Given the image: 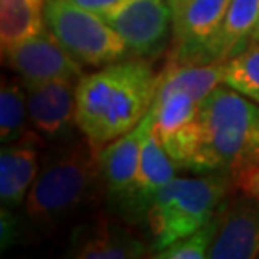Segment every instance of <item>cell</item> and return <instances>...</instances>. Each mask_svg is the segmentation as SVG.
<instances>
[{
	"instance_id": "5b68a950",
	"label": "cell",
	"mask_w": 259,
	"mask_h": 259,
	"mask_svg": "<svg viewBox=\"0 0 259 259\" xmlns=\"http://www.w3.org/2000/svg\"><path fill=\"white\" fill-rule=\"evenodd\" d=\"M46 27L82 67H103L128 58L125 42L105 17L71 0H48Z\"/></svg>"
},
{
	"instance_id": "6da1fadb",
	"label": "cell",
	"mask_w": 259,
	"mask_h": 259,
	"mask_svg": "<svg viewBox=\"0 0 259 259\" xmlns=\"http://www.w3.org/2000/svg\"><path fill=\"white\" fill-rule=\"evenodd\" d=\"M162 145L179 170L236 180L259 165V105L222 82Z\"/></svg>"
},
{
	"instance_id": "277c9868",
	"label": "cell",
	"mask_w": 259,
	"mask_h": 259,
	"mask_svg": "<svg viewBox=\"0 0 259 259\" xmlns=\"http://www.w3.org/2000/svg\"><path fill=\"white\" fill-rule=\"evenodd\" d=\"M232 187L234 180L222 174L170 180L155 195L143 222L150 236V252L155 254L210 222Z\"/></svg>"
},
{
	"instance_id": "7c38bea8",
	"label": "cell",
	"mask_w": 259,
	"mask_h": 259,
	"mask_svg": "<svg viewBox=\"0 0 259 259\" xmlns=\"http://www.w3.org/2000/svg\"><path fill=\"white\" fill-rule=\"evenodd\" d=\"M231 0H187L174 19L170 61L197 63L219 30Z\"/></svg>"
},
{
	"instance_id": "ffe728a7",
	"label": "cell",
	"mask_w": 259,
	"mask_h": 259,
	"mask_svg": "<svg viewBox=\"0 0 259 259\" xmlns=\"http://www.w3.org/2000/svg\"><path fill=\"white\" fill-rule=\"evenodd\" d=\"M20 231H22V222H20V217L15 214V209L2 207V214H0V239H2L4 251L12 246L14 242L19 241Z\"/></svg>"
},
{
	"instance_id": "8fae6325",
	"label": "cell",
	"mask_w": 259,
	"mask_h": 259,
	"mask_svg": "<svg viewBox=\"0 0 259 259\" xmlns=\"http://www.w3.org/2000/svg\"><path fill=\"white\" fill-rule=\"evenodd\" d=\"M76 84L72 81L24 82L29 121L48 140H59L76 126Z\"/></svg>"
},
{
	"instance_id": "4fadbf2b",
	"label": "cell",
	"mask_w": 259,
	"mask_h": 259,
	"mask_svg": "<svg viewBox=\"0 0 259 259\" xmlns=\"http://www.w3.org/2000/svg\"><path fill=\"white\" fill-rule=\"evenodd\" d=\"M152 128L153 116L148 111L133 130L100 148L98 162H100L101 185L108 195V200L121 195L133 182L138 172L145 140Z\"/></svg>"
},
{
	"instance_id": "603a6c76",
	"label": "cell",
	"mask_w": 259,
	"mask_h": 259,
	"mask_svg": "<svg viewBox=\"0 0 259 259\" xmlns=\"http://www.w3.org/2000/svg\"><path fill=\"white\" fill-rule=\"evenodd\" d=\"M252 44H259V20H257V24H256L254 32H252Z\"/></svg>"
},
{
	"instance_id": "7a4b0ae2",
	"label": "cell",
	"mask_w": 259,
	"mask_h": 259,
	"mask_svg": "<svg viewBox=\"0 0 259 259\" xmlns=\"http://www.w3.org/2000/svg\"><path fill=\"white\" fill-rule=\"evenodd\" d=\"M157 77L148 61L138 58L84 74L76 84V128L96 148L125 135L152 108Z\"/></svg>"
},
{
	"instance_id": "2e32d148",
	"label": "cell",
	"mask_w": 259,
	"mask_h": 259,
	"mask_svg": "<svg viewBox=\"0 0 259 259\" xmlns=\"http://www.w3.org/2000/svg\"><path fill=\"white\" fill-rule=\"evenodd\" d=\"M48 0H0L2 51L39 34L46 27Z\"/></svg>"
},
{
	"instance_id": "44dd1931",
	"label": "cell",
	"mask_w": 259,
	"mask_h": 259,
	"mask_svg": "<svg viewBox=\"0 0 259 259\" xmlns=\"http://www.w3.org/2000/svg\"><path fill=\"white\" fill-rule=\"evenodd\" d=\"M234 189H237L242 194H247L259 199V165L239 175L234 180Z\"/></svg>"
},
{
	"instance_id": "ac0fdd59",
	"label": "cell",
	"mask_w": 259,
	"mask_h": 259,
	"mask_svg": "<svg viewBox=\"0 0 259 259\" xmlns=\"http://www.w3.org/2000/svg\"><path fill=\"white\" fill-rule=\"evenodd\" d=\"M222 82L259 105V44L222 63Z\"/></svg>"
},
{
	"instance_id": "d4e9b609",
	"label": "cell",
	"mask_w": 259,
	"mask_h": 259,
	"mask_svg": "<svg viewBox=\"0 0 259 259\" xmlns=\"http://www.w3.org/2000/svg\"><path fill=\"white\" fill-rule=\"evenodd\" d=\"M185 2H187V0H180V7H179V10L182 9V5H184ZM179 10H177V14H179ZM177 14H175V15H177ZM174 19H175V17H174Z\"/></svg>"
},
{
	"instance_id": "9a60e30c",
	"label": "cell",
	"mask_w": 259,
	"mask_h": 259,
	"mask_svg": "<svg viewBox=\"0 0 259 259\" xmlns=\"http://www.w3.org/2000/svg\"><path fill=\"white\" fill-rule=\"evenodd\" d=\"M259 20V0H231L219 30L202 51L197 63L222 64L252 44Z\"/></svg>"
},
{
	"instance_id": "ba28073f",
	"label": "cell",
	"mask_w": 259,
	"mask_h": 259,
	"mask_svg": "<svg viewBox=\"0 0 259 259\" xmlns=\"http://www.w3.org/2000/svg\"><path fill=\"white\" fill-rule=\"evenodd\" d=\"M4 64L9 66L22 82L72 81L84 76L82 66L63 48L48 27L39 34L2 51Z\"/></svg>"
},
{
	"instance_id": "5bb4252c",
	"label": "cell",
	"mask_w": 259,
	"mask_h": 259,
	"mask_svg": "<svg viewBox=\"0 0 259 259\" xmlns=\"http://www.w3.org/2000/svg\"><path fill=\"white\" fill-rule=\"evenodd\" d=\"M46 140L32 132L19 142L2 145L0 152V202L7 209H19L39 174L37 145Z\"/></svg>"
},
{
	"instance_id": "e0dca14e",
	"label": "cell",
	"mask_w": 259,
	"mask_h": 259,
	"mask_svg": "<svg viewBox=\"0 0 259 259\" xmlns=\"http://www.w3.org/2000/svg\"><path fill=\"white\" fill-rule=\"evenodd\" d=\"M27 93L17 81L2 79L0 88V142H19L35 130L29 128Z\"/></svg>"
},
{
	"instance_id": "cb8c5ba5",
	"label": "cell",
	"mask_w": 259,
	"mask_h": 259,
	"mask_svg": "<svg viewBox=\"0 0 259 259\" xmlns=\"http://www.w3.org/2000/svg\"><path fill=\"white\" fill-rule=\"evenodd\" d=\"M170 5H172V10H174V17H175V14H177V10L180 7V0H168Z\"/></svg>"
},
{
	"instance_id": "8992f818",
	"label": "cell",
	"mask_w": 259,
	"mask_h": 259,
	"mask_svg": "<svg viewBox=\"0 0 259 259\" xmlns=\"http://www.w3.org/2000/svg\"><path fill=\"white\" fill-rule=\"evenodd\" d=\"M126 46L128 58L148 59L174 39V10L168 0H126L105 15Z\"/></svg>"
},
{
	"instance_id": "3957f363",
	"label": "cell",
	"mask_w": 259,
	"mask_h": 259,
	"mask_svg": "<svg viewBox=\"0 0 259 259\" xmlns=\"http://www.w3.org/2000/svg\"><path fill=\"white\" fill-rule=\"evenodd\" d=\"M98 153L100 148L82 137L46 158L24 202L30 226L56 227L95 199L103 187Z\"/></svg>"
},
{
	"instance_id": "9c48e42d",
	"label": "cell",
	"mask_w": 259,
	"mask_h": 259,
	"mask_svg": "<svg viewBox=\"0 0 259 259\" xmlns=\"http://www.w3.org/2000/svg\"><path fill=\"white\" fill-rule=\"evenodd\" d=\"M207 257H259V199L241 192L224 202L221 209L219 231Z\"/></svg>"
},
{
	"instance_id": "7402d4cb",
	"label": "cell",
	"mask_w": 259,
	"mask_h": 259,
	"mask_svg": "<svg viewBox=\"0 0 259 259\" xmlns=\"http://www.w3.org/2000/svg\"><path fill=\"white\" fill-rule=\"evenodd\" d=\"M71 2H74L77 5H81V7L91 10V12L101 15V17H105L106 14L113 12L115 9L125 4L126 0H71Z\"/></svg>"
},
{
	"instance_id": "52a82bcc",
	"label": "cell",
	"mask_w": 259,
	"mask_h": 259,
	"mask_svg": "<svg viewBox=\"0 0 259 259\" xmlns=\"http://www.w3.org/2000/svg\"><path fill=\"white\" fill-rule=\"evenodd\" d=\"M179 168L175 167L167 150L157 137L155 130L148 133L145 140L138 172L133 182L121 195L108 200L111 212L126 224H143L147 212L160 190L170 180L177 177Z\"/></svg>"
},
{
	"instance_id": "d6986e66",
	"label": "cell",
	"mask_w": 259,
	"mask_h": 259,
	"mask_svg": "<svg viewBox=\"0 0 259 259\" xmlns=\"http://www.w3.org/2000/svg\"><path fill=\"white\" fill-rule=\"evenodd\" d=\"M221 224V210L210 222L204 227L197 229L192 234L175 241L174 244L167 246L165 249L152 254L157 259H204L209 254V249L214 242L217 231Z\"/></svg>"
},
{
	"instance_id": "30bf717a",
	"label": "cell",
	"mask_w": 259,
	"mask_h": 259,
	"mask_svg": "<svg viewBox=\"0 0 259 259\" xmlns=\"http://www.w3.org/2000/svg\"><path fill=\"white\" fill-rule=\"evenodd\" d=\"M150 252L148 244L130 231L126 222L98 217L72 231L67 256L76 259H138Z\"/></svg>"
}]
</instances>
